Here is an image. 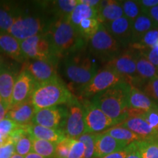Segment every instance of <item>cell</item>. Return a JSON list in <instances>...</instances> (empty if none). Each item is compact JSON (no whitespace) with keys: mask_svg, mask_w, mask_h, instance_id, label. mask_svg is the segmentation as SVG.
I'll use <instances>...</instances> for the list:
<instances>
[{"mask_svg":"<svg viewBox=\"0 0 158 158\" xmlns=\"http://www.w3.org/2000/svg\"><path fill=\"white\" fill-rule=\"evenodd\" d=\"M62 61L63 73L76 91L88 84L99 71L87 48L69 55Z\"/></svg>","mask_w":158,"mask_h":158,"instance_id":"3957f363","label":"cell"},{"mask_svg":"<svg viewBox=\"0 0 158 158\" xmlns=\"http://www.w3.org/2000/svg\"><path fill=\"white\" fill-rule=\"evenodd\" d=\"M158 70L145 56L136 51V76L132 86L141 89L152 78L158 76Z\"/></svg>","mask_w":158,"mask_h":158,"instance_id":"e0dca14e","label":"cell"},{"mask_svg":"<svg viewBox=\"0 0 158 158\" xmlns=\"http://www.w3.org/2000/svg\"><path fill=\"white\" fill-rule=\"evenodd\" d=\"M128 144L117 141L106 133L97 134L94 147V158H101L110 154L125 149Z\"/></svg>","mask_w":158,"mask_h":158,"instance_id":"ac0fdd59","label":"cell"},{"mask_svg":"<svg viewBox=\"0 0 158 158\" xmlns=\"http://www.w3.org/2000/svg\"><path fill=\"white\" fill-rule=\"evenodd\" d=\"M19 74L14 68L7 64L0 72V97L10 108L12 106L13 87Z\"/></svg>","mask_w":158,"mask_h":158,"instance_id":"ffe728a7","label":"cell"},{"mask_svg":"<svg viewBox=\"0 0 158 158\" xmlns=\"http://www.w3.org/2000/svg\"><path fill=\"white\" fill-rule=\"evenodd\" d=\"M127 155V147L125 149L121 150V151L111 153L101 158H126Z\"/></svg>","mask_w":158,"mask_h":158,"instance_id":"c3c4849f","label":"cell"},{"mask_svg":"<svg viewBox=\"0 0 158 158\" xmlns=\"http://www.w3.org/2000/svg\"><path fill=\"white\" fill-rule=\"evenodd\" d=\"M21 51L26 60H43L59 64L52 56L48 40L45 34H39L20 42Z\"/></svg>","mask_w":158,"mask_h":158,"instance_id":"9c48e42d","label":"cell"},{"mask_svg":"<svg viewBox=\"0 0 158 158\" xmlns=\"http://www.w3.org/2000/svg\"><path fill=\"white\" fill-rule=\"evenodd\" d=\"M123 16V10L120 1L110 0L106 7L98 11V19L102 25H106Z\"/></svg>","mask_w":158,"mask_h":158,"instance_id":"d4e9b609","label":"cell"},{"mask_svg":"<svg viewBox=\"0 0 158 158\" xmlns=\"http://www.w3.org/2000/svg\"><path fill=\"white\" fill-rule=\"evenodd\" d=\"M103 68L114 71L132 86L136 76V50L124 49L121 54L104 64Z\"/></svg>","mask_w":158,"mask_h":158,"instance_id":"30bf717a","label":"cell"},{"mask_svg":"<svg viewBox=\"0 0 158 158\" xmlns=\"http://www.w3.org/2000/svg\"><path fill=\"white\" fill-rule=\"evenodd\" d=\"M97 134L86 133L78 138L85 146L84 158H93L95 147V140Z\"/></svg>","mask_w":158,"mask_h":158,"instance_id":"d590c367","label":"cell"},{"mask_svg":"<svg viewBox=\"0 0 158 158\" xmlns=\"http://www.w3.org/2000/svg\"><path fill=\"white\" fill-rule=\"evenodd\" d=\"M126 158H142L137 149L135 142H133L127 146V155Z\"/></svg>","mask_w":158,"mask_h":158,"instance_id":"bcb514c9","label":"cell"},{"mask_svg":"<svg viewBox=\"0 0 158 158\" xmlns=\"http://www.w3.org/2000/svg\"><path fill=\"white\" fill-rule=\"evenodd\" d=\"M142 13L147 15L150 18V19L152 21L155 29H158V5L152 7V8Z\"/></svg>","mask_w":158,"mask_h":158,"instance_id":"f6af8a7d","label":"cell"},{"mask_svg":"<svg viewBox=\"0 0 158 158\" xmlns=\"http://www.w3.org/2000/svg\"><path fill=\"white\" fill-rule=\"evenodd\" d=\"M118 125L131 130L137 134L142 140L158 138V134L141 116H130Z\"/></svg>","mask_w":158,"mask_h":158,"instance_id":"44dd1931","label":"cell"},{"mask_svg":"<svg viewBox=\"0 0 158 158\" xmlns=\"http://www.w3.org/2000/svg\"><path fill=\"white\" fill-rule=\"evenodd\" d=\"M122 10H123L124 16L133 23V21L142 13L141 7L136 2V1H120Z\"/></svg>","mask_w":158,"mask_h":158,"instance_id":"836d02e7","label":"cell"},{"mask_svg":"<svg viewBox=\"0 0 158 158\" xmlns=\"http://www.w3.org/2000/svg\"><path fill=\"white\" fill-rule=\"evenodd\" d=\"M157 75H158V74H157Z\"/></svg>","mask_w":158,"mask_h":158,"instance_id":"db71d44e","label":"cell"},{"mask_svg":"<svg viewBox=\"0 0 158 158\" xmlns=\"http://www.w3.org/2000/svg\"><path fill=\"white\" fill-rule=\"evenodd\" d=\"M57 67V63L51 61L27 59L23 62L21 70L27 71L35 79V81L40 84L59 78Z\"/></svg>","mask_w":158,"mask_h":158,"instance_id":"7c38bea8","label":"cell"},{"mask_svg":"<svg viewBox=\"0 0 158 158\" xmlns=\"http://www.w3.org/2000/svg\"><path fill=\"white\" fill-rule=\"evenodd\" d=\"M136 2L141 7L142 13H144L152 7L158 5V0H138L136 1Z\"/></svg>","mask_w":158,"mask_h":158,"instance_id":"ee69618b","label":"cell"},{"mask_svg":"<svg viewBox=\"0 0 158 158\" xmlns=\"http://www.w3.org/2000/svg\"><path fill=\"white\" fill-rule=\"evenodd\" d=\"M0 52L18 62L23 63L26 61L20 41L7 32L0 33Z\"/></svg>","mask_w":158,"mask_h":158,"instance_id":"7402d4cb","label":"cell"},{"mask_svg":"<svg viewBox=\"0 0 158 158\" xmlns=\"http://www.w3.org/2000/svg\"><path fill=\"white\" fill-rule=\"evenodd\" d=\"M10 108L7 106L5 101L0 97V121L6 118L7 114L8 113Z\"/></svg>","mask_w":158,"mask_h":158,"instance_id":"7dc6e473","label":"cell"},{"mask_svg":"<svg viewBox=\"0 0 158 158\" xmlns=\"http://www.w3.org/2000/svg\"><path fill=\"white\" fill-rule=\"evenodd\" d=\"M15 144L10 143L0 147V158H11L15 153Z\"/></svg>","mask_w":158,"mask_h":158,"instance_id":"7bdbcfd3","label":"cell"},{"mask_svg":"<svg viewBox=\"0 0 158 158\" xmlns=\"http://www.w3.org/2000/svg\"><path fill=\"white\" fill-rule=\"evenodd\" d=\"M48 19L38 13H33L21 9L19 16L8 29L7 33L21 42L44 32Z\"/></svg>","mask_w":158,"mask_h":158,"instance_id":"8992f818","label":"cell"},{"mask_svg":"<svg viewBox=\"0 0 158 158\" xmlns=\"http://www.w3.org/2000/svg\"><path fill=\"white\" fill-rule=\"evenodd\" d=\"M158 40V29H152L143 35V37L138 43L130 45L128 48L141 51L146 49L152 48Z\"/></svg>","mask_w":158,"mask_h":158,"instance_id":"1f68e13d","label":"cell"},{"mask_svg":"<svg viewBox=\"0 0 158 158\" xmlns=\"http://www.w3.org/2000/svg\"><path fill=\"white\" fill-rule=\"evenodd\" d=\"M129 106L128 117L139 116L143 111L158 108L157 105L147 94L133 86L130 90Z\"/></svg>","mask_w":158,"mask_h":158,"instance_id":"2e32d148","label":"cell"},{"mask_svg":"<svg viewBox=\"0 0 158 158\" xmlns=\"http://www.w3.org/2000/svg\"><path fill=\"white\" fill-rule=\"evenodd\" d=\"M78 2L80 3L84 4V5L89 6L91 7L95 8L96 10L100 2V0H78Z\"/></svg>","mask_w":158,"mask_h":158,"instance_id":"681fc988","label":"cell"},{"mask_svg":"<svg viewBox=\"0 0 158 158\" xmlns=\"http://www.w3.org/2000/svg\"><path fill=\"white\" fill-rule=\"evenodd\" d=\"M75 98L60 77L48 82L37 83L31 96L35 110L66 105Z\"/></svg>","mask_w":158,"mask_h":158,"instance_id":"277c9868","label":"cell"},{"mask_svg":"<svg viewBox=\"0 0 158 158\" xmlns=\"http://www.w3.org/2000/svg\"><path fill=\"white\" fill-rule=\"evenodd\" d=\"M78 4V0H58L51 2V11L53 17L68 20L71 13Z\"/></svg>","mask_w":158,"mask_h":158,"instance_id":"83f0119b","label":"cell"},{"mask_svg":"<svg viewBox=\"0 0 158 158\" xmlns=\"http://www.w3.org/2000/svg\"><path fill=\"white\" fill-rule=\"evenodd\" d=\"M85 146L79 140L73 139L68 158H84Z\"/></svg>","mask_w":158,"mask_h":158,"instance_id":"60d3db41","label":"cell"},{"mask_svg":"<svg viewBox=\"0 0 158 158\" xmlns=\"http://www.w3.org/2000/svg\"><path fill=\"white\" fill-rule=\"evenodd\" d=\"M141 54L147 58L158 70V46H154L146 50L139 51Z\"/></svg>","mask_w":158,"mask_h":158,"instance_id":"b9f144b4","label":"cell"},{"mask_svg":"<svg viewBox=\"0 0 158 158\" xmlns=\"http://www.w3.org/2000/svg\"><path fill=\"white\" fill-rule=\"evenodd\" d=\"M98 13L95 8L80 3L75 7L71 13L68 21L77 29L81 21L89 19H98Z\"/></svg>","mask_w":158,"mask_h":158,"instance_id":"4316f807","label":"cell"},{"mask_svg":"<svg viewBox=\"0 0 158 158\" xmlns=\"http://www.w3.org/2000/svg\"><path fill=\"white\" fill-rule=\"evenodd\" d=\"M100 25L101 23L98 19H89L81 21L77 29L81 35L87 41L98 31Z\"/></svg>","mask_w":158,"mask_h":158,"instance_id":"d6a6232c","label":"cell"},{"mask_svg":"<svg viewBox=\"0 0 158 158\" xmlns=\"http://www.w3.org/2000/svg\"><path fill=\"white\" fill-rule=\"evenodd\" d=\"M65 106L68 109V115L62 130L66 137L78 140L86 133L84 106L76 96Z\"/></svg>","mask_w":158,"mask_h":158,"instance_id":"ba28073f","label":"cell"},{"mask_svg":"<svg viewBox=\"0 0 158 158\" xmlns=\"http://www.w3.org/2000/svg\"><path fill=\"white\" fill-rule=\"evenodd\" d=\"M122 81H125L114 71L102 68L99 70L98 73L88 84L78 89L76 92L78 98H81L82 100H89L97 94L100 93Z\"/></svg>","mask_w":158,"mask_h":158,"instance_id":"52a82bcc","label":"cell"},{"mask_svg":"<svg viewBox=\"0 0 158 158\" xmlns=\"http://www.w3.org/2000/svg\"><path fill=\"white\" fill-rule=\"evenodd\" d=\"M32 143H31V137L28 131L23 135L15 143V149L16 153L21 156H26L27 154L31 152Z\"/></svg>","mask_w":158,"mask_h":158,"instance_id":"e575fe53","label":"cell"},{"mask_svg":"<svg viewBox=\"0 0 158 158\" xmlns=\"http://www.w3.org/2000/svg\"><path fill=\"white\" fill-rule=\"evenodd\" d=\"M35 108L31 103V100L21 103L13 105L6 118H9L21 126H27L32 124Z\"/></svg>","mask_w":158,"mask_h":158,"instance_id":"d6986e66","label":"cell"},{"mask_svg":"<svg viewBox=\"0 0 158 158\" xmlns=\"http://www.w3.org/2000/svg\"><path fill=\"white\" fill-rule=\"evenodd\" d=\"M142 158H158V138L135 141Z\"/></svg>","mask_w":158,"mask_h":158,"instance_id":"f546056e","label":"cell"},{"mask_svg":"<svg viewBox=\"0 0 158 158\" xmlns=\"http://www.w3.org/2000/svg\"><path fill=\"white\" fill-rule=\"evenodd\" d=\"M132 24L131 21L123 16L103 26L109 34L125 49L131 44Z\"/></svg>","mask_w":158,"mask_h":158,"instance_id":"9a60e30c","label":"cell"},{"mask_svg":"<svg viewBox=\"0 0 158 158\" xmlns=\"http://www.w3.org/2000/svg\"><path fill=\"white\" fill-rule=\"evenodd\" d=\"M31 151L45 158H54L56 143L34 138H31Z\"/></svg>","mask_w":158,"mask_h":158,"instance_id":"4dcf8cb0","label":"cell"},{"mask_svg":"<svg viewBox=\"0 0 158 158\" xmlns=\"http://www.w3.org/2000/svg\"><path fill=\"white\" fill-rule=\"evenodd\" d=\"M86 48L94 58L103 64L115 58L124 50L121 44L102 24L95 34L87 40Z\"/></svg>","mask_w":158,"mask_h":158,"instance_id":"5b68a950","label":"cell"},{"mask_svg":"<svg viewBox=\"0 0 158 158\" xmlns=\"http://www.w3.org/2000/svg\"><path fill=\"white\" fill-rule=\"evenodd\" d=\"M155 28L154 23L150 18L147 15L141 13L132 24L131 44L138 43L146 33Z\"/></svg>","mask_w":158,"mask_h":158,"instance_id":"484cf974","label":"cell"},{"mask_svg":"<svg viewBox=\"0 0 158 158\" xmlns=\"http://www.w3.org/2000/svg\"><path fill=\"white\" fill-rule=\"evenodd\" d=\"M43 34L48 40L52 56L59 62L87 47V41L66 19L52 17Z\"/></svg>","mask_w":158,"mask_h":158,"instance_id":"6da1fadb","label":"cell"},{"mask_svg":"<svg viewBox=\"0 0 158 158\" xmlns=\"http://www.w3.org/2000/svg\"><path fill=\"white\" fill-rule=\"evenodd\" d=\"M21 9L16 3L0 2V33L7 32Z\"/></svg>","mask_w":158,"mask_h":158,"instance_id":"cb8c5ba5","label":"cell"},{"mask_svg":"<svg viewBox=\"0 0 158 158\" xmlns=\"http://www.w3.org/2000/svg\"><path fill=\"white\" fill-rule=\"evenodd\" d=\"M158 107V76L152 78L141 89Z\"/></svg>","mask_w":158,"mask_h":158,"instance_id":"8d00e7d4","label":"cell"},{"mask_svg":"<svg viewBox=\"0 0 158 158\" xmlns=\"http://www.w3.org/2000/svg\"><path fill=\"white\" fill-rule=\"evenodd\" d=\"M19 126L21 125L7 118L0 121V140L8 138L12 132Z\"/></svg>","mask_w":158,"mask_h":158,"instance_id":"f35d334b","label":"cell"},{"mask_svg":"<svg viewBox=\"0 0 158 158\" xmlns=\"http://www.w3.org/2000/svg\"><path fill=\"white\" fill-rule=\"evenodd\" d=\"M36 84L37 82L29 73L20 70L13 87L12 106L30 100Z\"/></svg>","mask_w":158,"mask_h":158,"instance_id":"5bb4252c","label":"cell"},{"mask_svg":"<svg viewBox=\"0 0 158 158\" xmlns=\"http://www.w3.org/2000/svg\"><path fill=\"white\" fill-rule=\"evenodd\" d=\"M68 115L66 106H57L35 111L32 124L52 129H61Z\"/></svg>","mask_w":158,"mask_h":158,"instance_id":"4fadbf2b","label":"cell"},{"mask_svg":"<svg viewBox=\"0 0 158 158\" xmlns=\"http://www.w3.org/2000/svg\"><path fill=\"white\" fill-rule=\"evenodd\" d=\"M26 128L31 137L36 139L44 140V141L57 143L66 138L64 132L61 129H52L35 124L27 125Z\"/></svg>","mask_w":158,"mask_h":158,"instance_id":"603a6c76","label":"cell"},{"mask_svg":"<svg viewBox=\"0 0 158 158\" xmlns=\"http://www.w3.org/2000/svg\"><path fill=\"white\" fill-rule=\"evenodd\" d=\"M84 108L85 124L86 133L99 134L104 133L116 124L101 109L89 100H81Z\"/></svg>","mask_w":158,"mask_h":158,"instance_id":"8fae6325","label":"cell"},{"mask_svg":"<svg viewBox=\"0 0 158 158\" xmlns=\"http://www.w3.org/2000/svg\"><path fill=\"white\" fill-rule=\"evenodd\" d=\"M141 116L149 124V126L155 130L158 134V108L143 111L140 114Z\"/></svg>","mask_w":158,"mask_h":158,"instance_id":"ab89813d","label":"cell"},{"mask_svg":"<svg viewBox=\"0 0 158 158\" xmlns=\"http://www.w3.org/2000/svg\"><path fill=\"white\" fill-rule=\"evenodd\" d=\"M24 158H45V157H43V156L38 155V154L34 152H31L27 154V155L24 157Z\"/></svg>","mask_w":158,"mask_h":158,"instance_id":"f907efd6","label":"cell"},{"mask_svg":"<svg viewBox=\"0 0 158 158\" xmlns=\"http://www.w3.org/2000/svg\"><path fill=\"white\" fill-rule=\"evenodd\" d=\"M131 85L122 81L89 99L118 125L128 118L129 94Z\"/></svg>","mask_w":158,"mask_h":158,"instance_id":"7a4b0ae2","label":"cell"},{"mask_svg":"<svg viewBox=\"0 0 158 158\" xmlns=\"http://www.w3.org/2000/svg\"><path fill=\"white\" fill-rule=\"evenodd\" d=\"M6 65L5 61H4V59L2 58L1 56H0V72H1L2 70L5 68V66Z\"/></svg>","mask_w":158,"mask_h":158,"instance_id":"816d5d0a","label":"cell"},{"mask_svg":"<svg viewBox=\"0 0 158 158\" xmlns=\"http://www.w3.org/2000/svg\"><path fill=\"white\" fill-rule=\"evenodd\" d=\"M111 137L115 138L117 141L124 142L129 145L133 142L141 141L142 138L138 135L137 134L134 133L131 130L127 129V128L122 127L119 125H116L111 127L109 129L104 132Z\"/></svg>","mask_w":158,"mask_h":158,"instance_id":"f1b7e54d","label":"cell"},{"mask_svg":"<svg viewBox=\"0 0 158 158\" xmlns=\"http://www.w3.org/2000/svg\"><path fill=\"white\" fill-rule=\"evenodd\" d=\"M72 141V138L66 137L62 141L57 143L55 149L54 158H68Z\"/></svg>","mask_w":158,"mask_h":158,"instance_id":"74e56055","label":"cell"},{"mask_svg":"<svg viewBox=\"0 0 158 158\" xmlns=\"http://www.w3.org/2000/svg\"><path fill=\"white\" fill-rule=\"evenodd\" d=\"M11 158H24V157H23V156H21V155H19V154L16 153V152H15L13 155V156H12Z\"/></svg>","mask_w":158,"mask_h":158,"instance_id":"f5cc1de1","label":"cell"}]
</instances>
